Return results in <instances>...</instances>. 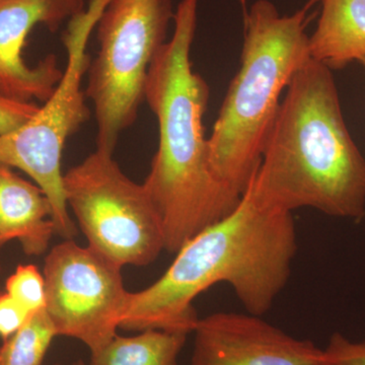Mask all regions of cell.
<instances>
[{"mask_svg": "<svg viewBox=\"0 0 365 365\" xmlns=\"http://www.w3.org/2000/svg\"><path fill=\"white\" fill-rule=\"evenodd\" d=\"M63 189L88 246L117 265L148 266L165 251L157 209L143 184L120 169L114 153L96 148L63 174Z\"/></svg>", "mask_w": 365, "mask_h": 365, "instance_id": "7", "label": "cell"}, {"mask_svg": "<svg viewBox=\"0 0 365 365\" xmlns=\"http://www.w3.org/2000/svg\"><path fill=\"white\" fill-rule=\"evenodd\" d=\"M321 11L309 36L311 57L339 71L365 57V0H319Z\"/></svg>", "mask_w": 365, "mask_h": 365, "instance_id": "12", "label": "cell"}, {"mask_svg": "<svg viewBox=\"0 0 365 365\" xmlns=\"http://www.w3.org/2000/svg\"><path fill=\"white\" fill-rule=\"evenodd\" d=\"M297 251L292 212L269 207L252 181L237 207L178 251L160 279L129 292L120 328L193 333V300L217 283L232 287L247 313L263 316L287 287Z\"/></svg>", "mask_w": 365, "mask_h": 365, "instance_id": "1", "label": "cell"}, {"mask_svg": "<svg viewBox=\"0 0 365 365\" xmlns=\"http://www.w3.org/2000/svg\"><path fill=\"white\" fill-rule=\"evenodd\" d=\"M54 235L52 205L45 192L0 163V249L16 240L26 256H40Z\"/></svg>", "mask_w": 365, "mask_h": 365, "instance_id": "11", "label": "cell"}, {"mask_svg": "<svg viewBox=\"0 0 365 365\" xmlns=\"http://www.w3.org/2000/svg\"><path fill=\"white\" fill-rule=\"evenodd\" d=\"M31 314L7 292L0 294V338L9 339L25 325Z\"/></svg>", "mask_w": 365, "mask_h": 365, "instance_id": "18", "label": "cell"}, {"mask_svg": "<svg viewBox=\"0 0 365 365\" xmlns=\"http://www.w3.org/2000/svg\"><path fill=\"white\" fill-rule=\"evenodd\" d=\"M71 365H88L86 364L85 361H83V359H78V360H76V361H74L73 364H72Z\"/></svg>", "mask_w": 365, "mask_h": 365, "instance_id": "20", "label": "cell"}, {"mask_svg": "<svg viewBox=\"0 0 365 365\" xmlns=\"http://www.w3.org/2000/svg\"><path fill=\"white\" fill-rule=\"evenodd\" d=\"M85 9V0H0V96L24 103L51 97L64 71L53 54L29 66L26 40L36 26L55 33Z\"/></svg>", "mask_w": 365, "mask_h": 365, "instance_id": "9", "label": "cell"}, {"mask_svg": "<svg viewBox=\"0 0 365 365\" xmlns=\"http://www.w3.org/2000/svg\"><path fill=\"white\" fill-rule=\"evenodd\" d=\"M198 2L178 4L174 33L153 59L145 86V102L158 120V146L143 186L170 254L230 215L242 199L211 170L203 124L210 88L191 61Z\"/></svg>", "mask_w": 365, "mask_h": 365, "instance_id": "2", "label": "cell"}, {"mask_svg": "<svg viewBox=\"0 0 365 365\" xmlns=\"http://www.w3.org/2000/svg\"><path fill=\"white\" fill-rule=\"evenodd\" d=\"M55 337L57 334L45 309L36 312L0 345V365H43Z\"/></svg>", "mask_w": 365, "mask_h": 365, "instance_id": "14", "label": "cell"}, {"mask_svg": "<svg viewBox=\"0 0 365 365\" xmlns=\"http://www.w3.org/2000/svg\"><path fill=\"white\" fill-rule=\"evenodd\" d=\"M237 1L240 2V4H241L242 11H244V16L247 14V11H248V9H247V0H237Z\"/></svg>", "mask_w": 365, "mask_h": 365, "instance_id": "19", "label": "cell"}, {"mask_svg": "<svg viewBox=\"0 0 365 365\" xmlns=\"http://www.w3.org/2000/svg\"><path fill=\"white\" fill-rule=\"evenodd\" d=\"M54 365H59V364H54Z\"/></svg>", "mask_w": 365, "mask_h": 365, "instance_id": "23", "label": "cell"}, {"mask_svg": "<svg viewBox=\"0 0 365 365\" xmlns=\"http://www.w3.org/2000/svg\"><path fill=\"white\" fill-rule=\"evenodd\" d=\"M172 0H109L98 18V50L91 60L86 98L97 125L98 150L114 153L145 102L153 59L167 44L174 21Z\"/></svg>", "mask_w": 365, "mask_h": 365, "instance_id": "5", "label": "cell"}, {"mask_svg": "<svg viewBox=\"0 0 365 365\" xmlns=\"http://www.w3.org/2000/svg\"><path fill=\"white\" fill-rule=\"evenodd\" d=\"M0 273H1V265H0Z\"/></svg>", "mask_w": 365, "mask_h": 365, "instance_id": "22", "label": "cell"}, {"mask_svg": "<svg viewBox=\"0 0 365 365\" xmlns=\"http://www.w3.org/2000/svg\"><path fill=\"white\" fill-rule=\"evenodd\" d=\"M189 365H319L322 349L253 314L220 312L197 321Z\"/></svg>", "mask_w": 365, "mask_h": 365, "instance_id": "10", "label": "cell"}, {"mask_svg": "<svg viewBox=\"0 0 365 365\" xmlns=\"http://www.w3.org/2000/svg\"><path fill=\"white\" fill-rule=\"evenodd\" d=\"M319 365H365V340L353 341L334 333L322 349Z\"/></svg>", "mask_w": 365, "mask_h": 365, "instance_id": "16", "label": "cell"}, {"mask_svg": "<svg viewBox=\"0 0 365 365\" xmlns=\"http://www.w3.org/2000/svg\"><path fill=\"white\" fill-rule=\"evenodd\" d=\"M332 71L311 58L294 74L252 187L269 207H309L359 222L365 215V158L345 123Z\"/></svg>", "mask_w": 365, "mask_h": 365, "instance_id": "3", "label": "cell"}, {"mask_svg": "<svg viewBox=\"0 0 365 365\" xmlns=\"http://www.w3.org/2000/svg\"><path fill=\"white\" fill-rule=\"evenodd\" d=\"M359 62L360 64H361L362 66L364 67L365 69V57H364V58L360 59Z\"/></svg>", "mask_w": 365, "mask_h": 365, "instance_id": "21", "label": "cell"}, {"mask_svg": "<svg viewBox=\"0 0 365 365\" xmlns=\"http://www.w3.org/2000/svg\"><path fill=\"white\" fill-rule=\"evenodd\" d=\"M135 336H115L97 351L90 365H179L188 335L163 330H146Z\"/></svg>", "mask_w": 365, "mask_h": 365, "instance_id": "13", "label": "cell"}, {"mask_svg": "<svg viewBox=\"0 0 365 365\" xmlns=\"http://www.w3.org/2000/svg\"><path fill=\"white\" fill-rule=\"evenodd\" d=\"M319 0H307L281 16L269 0H257L244 16L241 67L228 86L211 136V170L242 196L260 167L280 97L300 67L312 58L307 29Z\"/></svg>", "mask_w": 365, "mask_h": 365, "instance_id": "4", "label": "cell"}, {"mask_svg": "<svg viewBox=\"0 0 365 365\" xmlns=\"http://www.w3.org/2000/svg\"><path fill=\"white\" fill-rule=\"evenodd\" d=\"M6 292L16 299L29 313L45 309V278L32 264L19 265L6 283Z\"/></svg>", "mask_w": 365, "mask_h": 365, "instance_id": "15", "label": "cell"}, {"mask_svg": "<svg viewBox=\"0 0 365 365\" xmlns=\"http://www.w3.org/2000/svg\"><path fill=\"white\" fill-rule=\"evenodd\" d=\"M109 0H91L88 9L68 21L62 37L67 54L61 81L36 114L23 126L0 135V163L26 173L49 199L56 235L78 234L68 212L61 158L67 139L90 119L81 83L91 63L86 46Z\"/></svg>", "mask_w": 365, "mask_h": 365, "instance_id": "6", "label": "cell"}, {"mask_svg": "<svg viewBox=\"0 0 365 365\" xmlns=\"http://www.w3.org/2000/svg\"><path fill=\"white\" fill-rule=\"evenodd\" d=\"M39 109L36 103H24L0 96V135L16 130Z\"/></svg>", "mask_w": 365, "mask_h": 365, "instance_id": "17", "label": "cell"}, {"mask_svg": "<svg viewBox=\"0 0 365 365\" xmlns=\"http://www.w3.org/2000/svg\"><path fill=\"white\" fill-rule=\"evenodd\" d=\"M122 267L91 247L66 240L45 259V311L57 336L83 342L91 353L117 335L129 292Z\"/></svg>", "mask_w": 365, "mask_h": 365, "instance_id": "8", "label": "cell"}]
</instances>
